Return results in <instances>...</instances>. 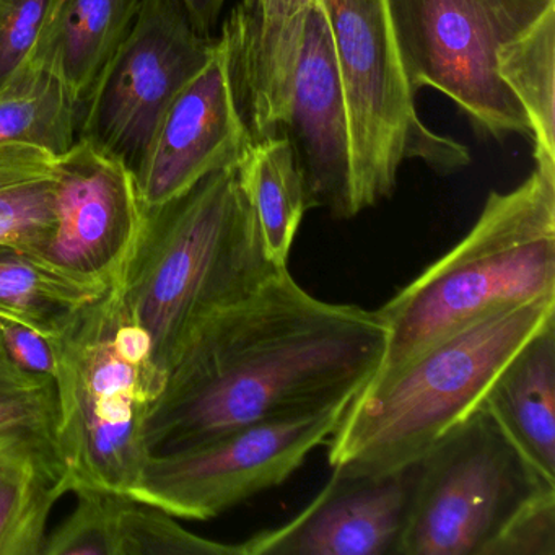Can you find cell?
Segmentation results:
<instances>
[{
    "label": "cell",
    "mask_w": 555,
    "mask_h": 555,
    "mask_svg": "<svg viewBox=\"0 0 555 555\" xmlns=\"http://www.w3.org/2000/svg\"><path fill=\"white\" fill-rule=\"evenodd\" d=\"M378 311L308 294L287 268L204 318L165 376L147 422L152 454L235 428L352 401L385 353Z\"/></svg>",
    "instance_id": "cell-1"
},
{
    "label": "cell",
    "mask_w": 555,
    "mask_h": 555,
    "mask_svg": "<svg viewBox=\"0 0 555 555\" xmlns=\"http://www.w3.org/2000/svg\"><path fill=\"white\" fill-rule=\"evenodd\" d=\"M50 343L56 359L53 447L70 492L129 495L152 454L147 422L167 375L121 279L77 307Z\"/></svg>",
    "instance_id": "cell-2"
},
{
    "label": "cell",
    "mask_w": 555,
    "mask_h": 555,
    "mask_svg": "<svg viewBox=\"0 0 555 555\" xmlns=\"http://www.w3.org/2000/svg\"><path fill=\"white\" fill-rule=\"evenodd\" d=\"M555 295V167L508 193L492 191L456 246L379 308L385 353L369 385L388 378L457 331Z\"/></svg>",
    "instance_id": "cell-3"
},
{
    "label": "cell",
    "mask_w": 555,
    "mask_h": 555,
    "mask_svg": "<svg viewBox=\"0 0 555 555\" xmlns=\"http://www.w3.org/2000/svg\"><path fill=\"white\" fill-rule=\"evenodd\" d=\"M275 271L233 165L147 209L121 285L167 375L204 318L248 297Z\"/></svg>",
    "instance_id": "cell-4"
},
{
    "label": "cell",
    "mask_w": 555,
    "mask_h": 555,
    "mask_svg": "<svg viewBox=\"0 0 555 555\" xmlns=\"http://www.w3.org/2000/svg\"><path fill=\"white\" fill-rule=\"evenodd\" d=\"M555 323V295L490 314L366 385L327 441L333 469L385 474L417 464L482 405L506 363Z\"/></svg>",
    "instance_id": "cell-5"
},
{
    "label": "cell",
    "mask_w": 555,
    "mask_h": 555,
    "mask_svg": "<svg viewBox=\"0 0 555 555\" xmlns=\"http://www.w3.org/2000/svg\"><path fill=\"white\" fill-rule=\"evenodd\" d=\"M349 116L353 209L391 196L402 162L418 158L440 173L460 170L470 155L434 134L418 118L389 27L385 0H320Z\"/></svg>",
    "instance_id": "cell-6"
},
{
    "label": "cell",
    "mask_w": 555,
    "mask_h": 555,
    "mask_svg": "<svg viewBox=\"0 0 555 555\" xmlns=\"http://www.w3.org/2000/svg\"><path fill=\"white\" fill-rule=\"evenodd\" d=\"M545 480L483 408L421 461L399 555H492L505 532L547 496Z\"/></svg>",
    "instance_id": "cell-7"
},
{
    "label": "cell",
    "mask_w": 555,
    "mask_h": 555,
    "mask_svg": "<svg viewBox=\"0 0 555 555\" xmlns=\"http://www.w3.org/2000/svg\"><path fill=\"white\" fill-rule=\"evenodd\" d=\"M402 73L414 95L438 90L490 138L525 135L528 118L496 73L500 48L555 0H385Z\"/></svg>",
    "instance_id": "cell-8"
},
{
    "label": "cell",
    "mask_w": 555,
    "mask_h": 555,
    "mask_svg": "<svg viewBox=\"0 0 555 555\" xmlns=\"http://www.w3.org/2000/svg\"><path fill=\"white\" fill-rule=\"evenodd\" d=\"M349 404L256 422L186 450L151 454L129 495L178 519L209 521L285 482L330 441Z\"/></svg>",
    "instance_id": "cell-9"
},
{
    "label": "cell",
    "mask_w": 555,
    "mask_h": 555,
    "mask_svg": "<svg viewBox=\"0 0 555 555\" xmlns=\"http://www.w3.org/2000/svg\"><path fill=\"white\" fill-rule=\"evenodd\" d=\"M216 44L196 30L180 0H141L131 30L83 100L79 139L135 170L168 106Z\"/></svg>",
    "instance_id": "cell-10"
},
{
    "label": "cell",
    "mask_w": 555,
    "mask_h": 555,
    "mask_svg": "<svg viewBox=\"0 0 555 555\" xmlns=\"http://www.w3.org/2000/svg\"><path fill=\"white\" fill-rule=\"evenodd\" d=\"M147 217L134 170L89 139L60 157L54 223L40 261L86 284L125 275Z\"/></svg>",
    "instance_id": "cell-11"
},
{
    "label": "cell",
    "mask_w": 555,
    "mask_h": 555,
    "mask_svg": "<svg viewBox=\"0 0 555 555\" xmlns=\"http://www.w3.org/2000/svg\"><path fill=\"white\" fill-rule=\"evenodd\" d=\"M251 142L222 34L209 63L168 106L135 167L142 203L155 209L178 199L209 175L238 165Z\"/></svg>",
    "instance_id": "cell-12"
},
{
    "label": "cell",
    "mask_w": 555,
    "mask_h": 555,
    "mask_svg": "<svg viewBox=\"0 0 555 555\" xmlns=\"http://www.w3.org/2000/svg\"><path fill=\"white\" fill-rule=\"evenodd\" d=\"M418 463L385 474L333 469L295 518L238 544L240 555H399Z\"/></svg>",
    "instance_id": "cell-13"
},
{
    "label": "cell",
    "mask_w": 555,
    "mask_h": 555,
    "mask_svg": "<svg viewBox=\"0 0 555 555\" xmlns=\"http://www.w3.org/2000/svg\"><path fill=\"white\" fill-rule=\"evenodd\" d=\"M282 134L287 135L307 193L308 209L352 219V142L349 116L320 0L308 12Z\"/></svg>",
    "instance_id": "cell-14"
},
{
    "label": "cell",
    "mask_w": 555,
    "mask_h": 555,
    "mask_svg": "<svg viewBox=\"0 0 555 555\" xmlns=\"http://www.w3.org/2000/svg\"><path fill=\"white\" fill-rule=\"evenodd\" d=\"M317 0H240L223 25L233 86L253 142L281 134Z\"/></svg>",
    "instance_id": "cell-15"
},
{
    "label": "cell",
    "mask_w": 555,
    "mask_h": 555,
    "mask_svg": "<svg viewBox=\"0 0 555 555\" xmlns=\"http://www.w3.org/2000/svg\"><path fill=\"white\" fill-rule=\"evenodd\" d=\"M482 404L528 463L555 483V323L506 363Z\"/></svg>",
    "instance_id": "cell-16"
},
{
    "label": "cell",
    "mask_w": 555,
    "mask_h": 555,
    "mask_svg": "<svg viewBox=\"0 0 555 555\" xmlns=\"http://www.w3.org/2000/svg\"><path fill=\"white\" fill-rule=\"evenodd\" d=\"M141 0H56L27 61L56 76L82 105L131 30Z\"/></svg>",
    "instance_id": "cell-17"
},
{
    "label": "cell",
    "mask_w": 555,
    "mask_h": 555,
    "mask_svg": "<svg viewBox=\"0 0 555 555\" xmlns=\"http://www.w3.org/2000/svg\"><path fill=\"white\" fill-rule=\"evenodd\" d=\"M69 490L48 431L21 435L0 447V555H43L48 521Z\"/></svg>",
    "instance_id": "cell-18"
},
{
    "label": "cell",
    "mask_w": 555,
    "mask_h": 555,
    "mask_svg": "<svg viewBox=\"0 0 555 555\" xmlns=\"http://www.w3.org/2000/svg\"><path fill=\"white\" fill-rule=\"evenodd\" d=\"M240 181L255 214L266 258L287 268L288 255L308 210L304 178L287 135L251 142L238 164Z\"/></svg>",
    "instance_id": "cell-19"
},
{
    "label": "cell",
    "mask_w": 555,
    "mask_h": 555,
    "mask_svg": "<svg viewBox=\"0 0 555 555\" xmlns=\"http://www.w3.org/2000/svg\"><path fill=\"white\" fill-rule=\"evenodd\" d=\"M82 105L60 79L27 61L0 86V144L41 149L61 157L79 139Z\"/></svg>",
    "instance_id": "cell-20"
},
{
    "label": "cell",
    "mask_w": 555,
    "mask_h": 555,
    "mask_svg": "<svg viewBox=\"0 0 555 555\" xmlns=\"http://www.w3.org/2000/svg\"><path fill=\"white\" fill-rule=\"evenodd\" d=\"M60 157L0 144V243L40 258L54 223Z\"/></svg>",
    "instance_id": "cell-21"
},
{
    "label": "cell",
    "mask_w": 555,
    "mask_h": 555,
    "mask_svg": "<svg viewBox=\"0 0 555 555\" xmlns=\"http://www.w3.org/2000/svg\"><path fill=\"white\" fill-rule=\"evenodd\" d=\"M496 73L528 118L535 165L555 167V8L500 48Z\"/></svg>",
    "instance_id": "cell-22"
},
{
    "label": "cell",
    "mask_w": 555,
    "mask_h": 555,
    "mask_svg": "<svg viewBox=\"0 0 555 555\" xmlns=\"http://www.w3.org/2000/svg\"><path fill=\"white\" fill-rule=\"evenodd\" d=\"M105 288L67 278L0 243V320L17 321L50 339L77 307Z\"/></svg>",
    "instance_id": "cell-23"
},
{
    "label": "cell",
    "mask_w": 555,
    "mask_h": 555,
    "mask_svg": "<svg viewBox=\"0 0 555 555\" xmlns=\"http://www.w3.org/2000/svg\"><path fill=\"white\" fill-rule=\"evenodd\" d=\"M118 555H240L238 544L212 541L188 531L158 506L118 493Z\"/></svg>",
    "instance_id": "cell-24"
},
{
    "label": "cell",
    "mask_w": 555,
    "mask_h": 555,
    "mask_svg": "<svg viewBox=\"0 0 555 555\" xmlns=\"http://www.w3.org/2000/svg\"><path fill=\"white\" fill-rule=\"evenodd\" d=\"M76 495L73 513L48 532L43 555H118V493L86 489Z\"/></svg>",
    "instance_id": "cell-25"
},
{
    "label": "cell",
    "mask_w": 555,
    "mask_h": 555,
    "mask_svg": "<svg viewBox=\"0 0 555 555\" xmlns=\"http://www.w3.org/2000/svg\"><path fill=\"white\" fill-rule=\"evenodd\" d=\"M56 0H0V86L27 63Z\"/></svg>",
    "instance_id": "cell-26"
},
{
    "label": "cell",
    "mask_w": 555,
    "mask_h": 555,
    "mask_svg": "<svg viewBox=\"0 0 555 555\" xmlns=\"http://www.w3.org/2000/svg\"><path fill=\"white\" fill-rule=\"evenodd\" d=\"M492 555H555V495L522 515L500 539Z\"/></svg>",
    "instance_id": "cell-27"
},
{
    "label": "cell",
    "mask_w": 555,
    "mask_h": 555,
    "mask_svg": "<svg viewBox=\"0 0 555 555\" xmlns=\"http://www.w3.org/2000/svg\"><path fill=\"white\" fill-rule=\"evenodd\" d=\"M0 340L18 369L53 382L56 359L48 337L17 321L0 320Z\"/></svg>",
    "instance_id": "cell-28"
},
{
    "label": "cell",
    "mask_w": 555,
    "mask_h": 555,
    "mask_svg": "<svg viewBox=\"0 0 555 555\" xmlns=\"http://www.w3.org/2000/svg\"><path fill=\"white\" fill-rule=\"evenodd\" d=\"M0 408H25L54 415V385L51 379L18 369L0 346Z\"/></svg>",
    "instance_id": "cell-29"
},
{
    "label": "cell",
    "mask_w": 555,
    "mask_h": 555,
    "mask_svg": "<svg viewBox=\"0 0 555 555\" xmlns=\"http://www.w3.org/2000/svg\"><path fill=\"white\" fill-rule=\"evenodd\" d=\"M196 30L209 37L219 22L225 0H180Z\"/></svg>",
    "instance_id": "cell-30"
},
{
    "label": "cell",
    "mask_w": 555,
    "mask_h": 555,
    "mask_svg": "<svg viewBox=\"0 0 555 555\" xmlns=\"http://www.w3.org/2000/svg\"><path fill=\"white\" fill-rule=\"evenodd\" d=\"M0 346H2V340H0Z\"/></svg>",
    "instance_id": "cell-31"
}]
</instances>
